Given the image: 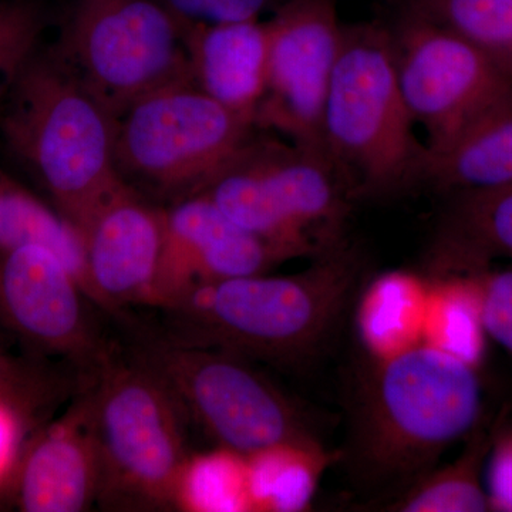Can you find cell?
<instances>
[{"label": "cell", "mask_w": 512, "mask_h": 512, "mask_svg": "<svg viewBox=\"0 0 512 512\" xmlns=\"http://www.w3.org/2000/svg\"><path fill=\"white\" fill-rule=\"evenodd\" d=\"M332 456L295 446L245 457L251 511H299L311 501L319 474Z\"/></svg>", "instance_id": "44dd1931"}, {"label": "cell", "mask_w": 512, "mask_h": 512, "mask_svg": "<svg viewBox=\"0 0 512 512\" xmlns=\"http://www.w3.org/2000/svg\"><path fill=\"white\" fill-rule=\"evenodd\" d=\"M90 305L96 303L49 249L26 245L0 252V325L33 352L64 359L87 379L117 353Z\"/></svg>", "instance_id": "7c38bea8"}, {"label": "cell", "mask_w": 512, "mask_h": 512, "mask_svg": "<svg viewBox=\"0 0 512 512\" xmlns=\"http://www.w3.org/2000/svg\"><path fill=\"white\" fill-rule=\"evenodd\" d=\"M215 446L248 457L269 448L325 450L291 397L242 357L165 336L134 348Z\"/></svg>", "instance_id": "52a82bcc"}, {"label": "cell", "mask_w": 512, "mask_h": 512, "mask_svg": "<svg viewBox=\"0 0 512 512\" xmlns=\"http://www.w3.org/2000/svg\"><path fill=\"white\" fill-rule=\"evenodd\" d=\"M187 47L191 83L254 123L266 87V22L187 26Z\"/></svg>", "instance_id": "2e32d148"}, {"label": "cell", "mask_w": 512, "mask_h": 512, "mask_svg": "<svg viewBox=\"0 0 512 512\" xmlns=\"http://www.w3.org/2000/svg\"><path fill=\"white\" fill-rule=\"evenodd\" d=\"M0 133L80 232L128 185L116 165L117 117L50 50L5 90Z\"/></svg>", "instance_id": "3957f363"}, {"label": "cell", "mask_w": 512, "mask_h": 512, "mask_svg": "<svg viewBox=\"0 0 512 512\" xmlns=\"http://www.w3.org/2000/svg\"><path fill=\"white\" fill-rule=\"evenodd\" d=\"M13 498L25 512H83L99 500L100 456L89 389L39 431L13 468Z\"/></svg>", "instance_id": "9a60e30c"}, {"label": "cell", "mask_w": 512, "mask_h": 512, "mask_svg": "<svg viewBox=\"0 0 512 512\" xmlns=\"http://www.w3.org/2000/svg\"><path fill=\"white\" fill-rule=\"evenodd\" d=\"M359 275L356 255L345 245L299 274L198 285L164 309L170 318L167 336L242 359L298 365L328 342Z\"/></svg>", "instance_id": "7a4b0ae2"}, {"label": "cell", "mask_w": 512, "mask_h": 512, "mask_svg": "<svg viewBox=\"0 0 512 512\" xmlns=\"http://www.w3.org/2000/svg\"><path fill=\"white\" fill-rule=\"evenodd\" d=\"M52 50L117 119L148 94L191 82L187 25L161 0H80Z\"/></svg>", "instance_id": "9c48e42d"}, {"label": "cell", "mask_w": 512, "mask_h": 512, "mask_svg": "<svg viewBox=\"0 0 512 512\" xmlns=\"http://www.w3.org/2000/svg\"><path fill=\"white\" fill-rule=\"evenodd\" d=\"M175 508L191 512L251 511L245 457L217 447L190 454L178 478Z\"/></svg>", "instance_id": "603a6c76"}, {"label": "cell", "mask_w": 512, "mask_h": 512, "mask_svg": "<svg viewBox=\"0 0 512 512\" xmlns=\"http://www.w3.org/2000/svg\"><path fill=\"white\" fill-rule=\"evenodd\" d=\"M184 25H217L259 19L276 0H161Z\"/></svg>", "instance_id": "83f0119b"}, {"label": "cell", "mask_w": 512, "mask_h": 512, "mask_svg": "<svg viewBox=\"0 0 512 512\" xmlns=\"http://www.w3.org/2000/svg\"><path fill=\"white\" fill-rule=\"evenodd\" d=\"M89 382L100 456L97 503L120 511L175 508L190 453L174 394L137 357L119 352Z\"/></svg>", "instance_id": "8992f818"}, {"label": "cell", "mask_w": 512, "mask_h": 512, "mask_svg": "<svg viewBox=\"0 0 512 512\" xmlns=\"http://www.w3.org/2000/svg\"><path fill=\"white\" fill-rule=\"evenodd\" d=\"M416 181L448 194L512 184V89L446 147L423 151Z\"/></svg>", "instance_id": "ac0fdd59"}, {"label": "cell", "mask_w": 512, "mask_h": 512, "mask_svg": "<svg viewBox=\"0 0 512 512\" xmlns=\"http://www.w3.org/2000/svg\"><path fill=\"white\" fill-rule=\"evenodd\" d=\"M497 424L483 420L468 434L460 456L440 470H430L400 490L383 505L384 511L484 512L491 511L481 480L483 467L493 446Z\"/></svg>", "instance_id": "ffe728a7"}, {"label": "cell", "mask_w": 512, "mask_h": 512, "mask_svg": "<svg viewBox=\"0 0 512 512\" xmlns=\"http://www.w3.org/2000/svg\"><path fill=\"white\" fill-rule=\"evenodd\" d=\"M70 390L69 377L52 367L0 350V406L15 414L25 429L52 413Z\"/></svg>", "instance_id": "d4e9b609"}, {"label": "cell", "mask_w": 512, "mask_h": 512, "mask_svg": "<svg viewBox=\"0 0 512 512\" xmlns=\"http://www.w3.org/2000/svg\"><path fill=\"white\" fill-rule=\"evenodd\" d=\"M409 9L466 39L512 82V0H410Z\"/></svg>", "instance_id": "7402d4cb"}, {"label": "cell", "mask_w": 512, "mask_h": 512, "mask_svg": "<svg viewBox=\"0 0 512 512\" xmlns=\"http://www.w3.org/2000/svg\"><path fill=\"white\" fill-rule=\"evenodd\" d=\"M460 275L467 279L476 296L485 336L512 355V266L488 265Z\"/></svg>", "instance_id": "4316f807"}, {"label": "cell", "mask_w": 512, "mask_h": 512, "mask_svg": "<svg viewBox=\"0 0 512 512\" xmlns=\"http://www.w3.org/2000/svg\"><path fill=\"white\" fill-rule=\"evenodd\" d=\"M487 460L491 511L512 512V426L495 427Z\"/></svg>", "instance_id": "f1b7e54d"}, {"label": "cell", "mask_w": 512, "mask_h": 512, "mask_svg": "<svg viewBox=\"0 0 512 512\" xmlns=\"http://www.w3.org/2000/svg\"><path fill=\"white\" fill-rule=\"evenodd\" d=\"M481 420L478 366L430 342L375 356L353 394L350 467L367 487L403 490Z\"/></svg>", "instance_id": "6da1fadb"}, {"label": "cell", "mask_w": 512, "mask_h": 512, "mask_svg": "<svg viewBox=\"0 0 512 512\" xmlns=\"http://www.w3.org/2000/svg\"><path fill=\"white\" fill-rule=\"evenodd\" d=\"M392 32L394 63L414 124L434 153L512 89V82L466 39L412 9Z\"/></svg>", "instance_id": "30bf717a"}, {"label": "cell", "mask_w": 512, "mask_h": 512, "mask_svg": "<svg viewBox=\"0 0 512 512\" xmlns=\"http://www.w3.org/2000/svg\"><path fill=\"white\" fill-rule=\"evenodd\" d=\"M26 245L43 247L59 256L93 301L82 232L53 205L0 170V252Z\"/></svg>", "instance_id": "d6986e66"}, {"label": "cell", "mask_w": 512, "mask_h": 512, "mask_svg": "<svg viewBox=\"0 0 512 512\" xmlns=\"http://www.w3.org/2000/svg\"><path fill=\"white\" fill-rule=\"evenodd\" d=\"M45 16L29 0L0 5V90H6L20 70L40 50Z\"/></svg>", "instance_id": "484cf974"}, {"label": "cell", "mask_w": 512, "mask_h": 512, "mask_svg": "<svg viewBox=\"0 0 512 512\" xmlns=\"http://www.w3.org/2000/svg\"><path fill=\"white\" fill-rule=\"evenodd\" d=\"M414 126L397 79L390 29L377 23L343 26L323 111V151L356 197L416 181L424 147Z\"/></svg>", "instance_id": "5b68a950"}, {"label": "cell", "mask_w": 512, "mask_h": 512, "mask_svg": "<svg viewBox=\"0 0 512 512\" xmlns=\"http://www.w3.org/2000/svg\"><path fill=\"white\" fill-rule=\"evenodd\" d=\"M450 195L431 249L433 279L476 271L495 259L512 262V184Z\"/></svg>", "instance_id": "e0dca14e"}, {"label": "cell", "mask_w": 512, "mask_h": 512, "mask_svg": "<svg viewBox=\"0 0 512 512\" xmlns=\"http://www.w3.org/2000/svg\"><path fill=\"white\" fill-rule=\"evenodd\" d=\"M254 128L191 82L173 84L131 104L117 120V171L141 195L183 200L207 187Z\"/></svg>", "instance_id": "ba28073f"}, {"label": "cell", "mask_w": 512, "mask_h": 512, "mask_svg": "<svg viewBox=\"0 0 512 512\" xmlns=\"http://www.w3.org/2000/svg\"><path fill=\"white\" fill-rule=\"evenodd\" d=\"M268 29V70L255 127L323 151V111L342 42L335 0H286Z\"/></svg>", "instance_id": "8fae6325"}, {"label": "cell", "mask_w": 512, "mask_h": 512, "mask_svg": "<svg viewBox=\"0 0 512 512\" xmlns=\"http://www.w3.org/2000/svg\"><path fill=\"white\" fill-rule=\"evenodd\" d=\"M284 256L229 220L204 194L165 208L154 308L167 309L198 285L266 274Z\"/></svg>", "instance_id": "4fadbf2b"}, {"label": "cell", "mask_w": 512, "mask_h": 512, "mask_svg": "<svg viewBox=\"0 0 512 512\" xmlns=\"http://www.w3.org/2000/svg\"><path fill=\"white\" fill-rule=\"evenodd\" d=\"M23 430L15 414L0 406V480L15 468L16 447Z\"/></svg>", "instance_id": "f546056e"}, {"label": "cell", "mask_w": 512, "mask_h": 512, "mask_svg": "<svg viewBox=\"0 0 512 512\" xmlns=\"http://www.w3.org/2000/svg\"><path fill=\"white\" fill-rule=\"evenodd\" d=\"M164 218L165 208L126 187L83 228L87 279L100 309L154 306Z\"/></svg>", "instance_id": "5bb4252c"}, {"label": "cell", "mask_w": 512, "mask_h": 512, "mask_svg": "<svg viewBox=\"0 0 512 512\" xmlns=\"http://www.w3.org/2000/svg\"><path fill=\"white\" fill-rule=\"evenodd\" d=\"M198 194L285 261L316 259L345 247L356 197L326 154L255 136Z\"/></svg>", "instance_id": "277c9868"}, {"label": "cell", "mask_w": 512, "mask_h": 512, "mask_svg": "<svg viewBox=\"0 0 512 512\" xmlns=\"http://www.w3.org/2000/svg\"><path fill=\"white\" fill-rule=\"evenodd\" d=\"M389 303L379 285L367 292L360 315V329L367 348L375 356L387 355L417 343V332L423 330L424 305L419 281L403 274L384 276Z\"/></svg>", "instance_id": "cb8c5ba5"}]
</instances>
